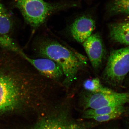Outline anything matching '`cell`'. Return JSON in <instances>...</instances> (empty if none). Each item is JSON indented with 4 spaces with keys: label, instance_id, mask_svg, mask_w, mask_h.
Instances as JSON below:
<instances>
[{
    "label": "cell",
    "instance_id": "cell-13",
    "mask_svg": "<svg viewBox=\"0 0 129 129\" xmlns=\"http://www.w3.org/2000/svg\"><path fill=\"white\" fill-rule=\"evenodd\" d=\"M83 87L87 92L92 93H111L114 91L103 86L98 78L86 80L83 83Z\"/></svg>",
    "mask_w": 129,
    "mask_h": 129
},
{
    "label": "cell",
    "instance_id": "cell-8",
    "mask_svg": "<svg viewBox=\"0 0 129 129\" xmlns=\"http://www.w3.org/2000/svg\"><path fill=\"white\" fill-rule=\"evenodd\" d=\"M96 24V20L93 15L90 13H83L72 21L69 27L70 32L74 39L83 43L92 34Z\"/></svg>",
    "mask_w": 129,
    "mask_h": 129
},
{
    "label": "cell",
    "instance_id": "cell-14",
    "mask_svg": "<svg viewBox=\"0 0 129 129\" xmlns=\"http://www.w3.org/2000/svg\"><path fill=\"white\" fill-rule=\"evenodd\" d=\"M124 111V106H107L95 109H86L84 112V116L86 118L89 116L104 115L114 113H123Z\"/></svg>",
    "mask_w": 129,
    "mask_h": 129
},
{
    "label": "cell",
    "instance_id": "cell-5",
    "mask_svg": "<svg viewBox=\"0 0 129 129\" xmlns=\"http://www.w3.org/2000/svg\"><path fill=\"white\" fill-rule=\"evenodd\" d=\"M129 102V93L86 92L82 98L85 109H95L110 106H124Z\"/></svg>",
    "mask_w": 129,
    "mask_h": 129
},
{
    "label": "cell",
    "instance_id": "cell-16",
    "mask_svg": "<svg viewBox=\"0 0 129 129\" xmlns=\"http://www.w3.org/2000/svg\"><path fill=\"white\" fill-rule=\"evenodd\" d=\"M91 1V0H85V1H86V2L89 1V2Z\"/></svg>",
    "mask_w": 129,
    "mask_h": 129
},
{
    "label": "cell",
    "instance_id": "cell-11",
    "mask_svg": "<svg viewBox=\"0 0 129 129\" xmlns=\"http://www.w3.org/2000/svg\"><path fill=\"white\" fill-rule=\"evenodd\" d=\"M106 12L108 17L119 15L129 16V0H110Z\"/></svg>",
    "mask_w": 129,
    "mask_h": 129
},
{
    "label": "cell",
    "instance_id": "cell-10",
    "mask_svg": "<svg viewBox=\"0 0 129 129\" xmlns=\"http://www.w3.org/2000/svg\"><path fill=\"white\" fill-rule=\"evenodd\" d=\"M109 37L112 40L129 45V20L115 22L109 25Z\"/></svg>",
    "mask_w": 129,
    "mask_h": 129
},
{
    "label": "cell",
    "instance_id": "cell-9",
    "mask_svg": "<svg viewBox=\"0 0 129 129\" xmlns=\"http://www.w3.org/2000/svg\"><path fill=\"white\" fill-rule=\"evenodd\" d=\"M82 44L92 67L98 70L102 65L105 55L101 36L98 33L92 34Z\"/></svg>",
    "mask_w": 129,
    "mask_h": 129
},
{
    "label": "cell",
    "instance_id": "cell-15",
    "mask_svg": "<svg viewBox=\"0 0 129 129\" xmlns=\"http://www.w3.org/2000/svg\"><path fill=\"white\" fill-rule=\"evenodd\" d=\"M122 113H123L120 112L114 113L104 115L89 116L86 117V118L91 119L98 122H105L119 117Z\"/></svg>",
    "mask_w": 129,
    "mask_h": 129
},
{
    "label": "cell",
    "instance_id": "cell-2",
    "mask_svg": "<svg viewBox=\"0 0 129 129\" xmlns=\"http://www.w3.org/2000/svg\"><path fill=\"white\" fill-rule=\"evenodd\" d=\"M33 48L38 58L51 59L60 65L64 74L63 84L66 88L71 86L78 72L87 63L85 56L49 38L37 39Z\"/></svg>",
    "mask_w": 129,
    "mask_h": 129
},
{
    "label": "cell",
    "instance_id": "cell-7",
    "mask_svg": "<svg viewBox=\"0 0 129 129\" xmlns=\"http://www.w3.org/2000/svg\"><path fill=\"white\" fill-rule=\"evenodd\" d=\"M14 50L22 56L38 72L47 78L54 80H59L63 78L64 79V74L61 68L53 60L45 58L30 57L18 46L15 47Z\"/></svg>",
    "mask_w": 129,
    "mask_h": 129
},
{
    "label": "cell",
    "instance_id": "cell-6",
    "mask_svg": "<svg viewBox=\"0 0 129 129\" xmlns=\"http://www.w3.org/2000/svg\"><path fill=\"white\" fill-rule=\"evenodd\" d=\"M92 124L74 120L66 112H60L43 118L32 129H88Z\"/></svg>",
    "mask_w": 129,
    "mask_h": 129
},
{
    "label": "cell",
    "instance_id": "cell-12",
    "mask_svg": "<svg viewBox=\"0 0 129 129\" xmlns=\"http://www.w3.org/2000/svg\"><path fill=\"white\" fill-rule=\"evenodd\" d=\"M13 27L11 16L0 1V36H9Z\"/></svg>",
    "mask_w": 129,
    "mask_h": 129
},
{
    "label": "cell",
    "instance_id": "cell-3",
    "mask_svg": "<svg viewBox=\"0 0 129 129\" xmlns=\"http://www.w3.org/2000/svg\"><path fill=\"white\" fill-rule=\"evenodd\" d=\"M13 2L27 23L34 30L53 14L80 6L78 2L72 0L53 3L47 2L45 0H13Z\"/></svg>",
    "mask_w": 129,
    "mask_h": 129
},
{
    "label": "cell",
    "instance_id": "cell-1",
    "mask_svg": "<svg viewBox=\"0 0 129 129\" xmlns=\"http://www.w3.org/2000/svg\"><path fill=\"white\" fill-rule=\"evenodd\" d=\"M49 79L0 44V113L35 106L50 92Z\"/></svg>",
    "mask_w": 129,
    "mask_h": 129
},
{
    "label": "cell",
    "instance_id": "cell-4",
    "mask_svg": "<svg viewBox=\"0 0 129 129\" xmlns=\"http://www.w3.org/2000/svg\"><path fill=\"white\" fill-rule=\"evenodd\" d=\"M129 72V46L111 51L103 75L104 80L120 85Z\"/></svg>",
    "mask_w": 129,
    "mask_h": 129
}]
</instances>
